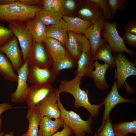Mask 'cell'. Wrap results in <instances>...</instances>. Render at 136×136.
Wrapping results in <instances>:
<instances>
[{
  "label": "cell",
  "instance_id": "f546056e",
  "mask_svg": "<svg viewBox=\"0 0 136 136\" xmlns=\"http://www.w3.org/2000/svg\"><path fill=\"white\" fill-rule=\"evenodd\" d=\"M97 4L101 10L102 16L106 21L109 22L112 18V13L107 0H90Z\"/></svg>",
  "mask_w": 136,
  "mask_h": 136
},
{
  "label": "cell",
  "instance_id": "7c38bea8",
  "mask_svg": "<svg viewBox=\"0 0 136 136\" xmlns=\"http://www.w3.org/2000/svg\"><path fill=\"white\" fill-rule=\"evenodd\" d=\"M36 106L42 117L45 116L51 119L61 117L60 111L58 105L57 94L55 89Z\"/></svg>",
  "mask_w": 136,
  "mask_h": 136
},
{
  "label": "cell",
  "instance_id": "44dd1931",
  "mask_svg": "<svg viewBox=\"0 0 136 136\" xmlns=\"http://www.w3.org/2000/svg\"><path fill=\"white\" fill-rule=\"evenodd\" d=\"M77 60L78 67L75 74L82 77L88 76L94 68L92 56L90 53L83 52Z\"/></svg>",
  "mask_w": 136,
  "mask_h": 136
},
{
  "label": "cell",
  "instance_id": "5bb4252c",
  "mask_svg": "<svg viewBox=\"0 0 136 136\" xmlns=\"http://www.w3.org/2000/svg\"><path fill=\"white\" fill-rule=\"evenodd\" d=\"M55 89L49 84L32 85L29 87L26 99L28 109L36 106Z\"/></svg>",
  "mask_w": 136,
  "mask_h": 136
},
{
  "label": "cell",
  "instance_id": "7402d4cb",
  "mask_svg": "<svg viewBox=\"0 0 136 136\" xmlns=\"http://www.w3.org/2000/svg\"><path fill=\"white\" fill-rule=\"evenodd\" d=\"M25 24L34 42H43L47 37L46 26L35 18L26 21Z\"/></svg>",
  "mask_w": 136,
  "mask_h": 136
},
{
  "label": "cell",
  "instance_id": "b9f144b4",
  "mask_svg": "<svg viewBox=\"0 0 136 136\" xmlns=\"http://www.w3.org/2000/svg\"><path fill=\"white\" fill-rule=\"evenodd\" d=\"M3 136H14V133L12 131L9 133H6Z\"/></svg>",
  "mask_w": 136,
  "mask_h": 136
},
{
  "label": "cell",
  "instance_id": "4dcf8cb0",
  "mask_svg": "<svg viewBox=\"0 0 136 136\" xmlns=\"http://www.w3.org/2000/svg\"><path fill=\"white\" fill-rule=\"evenodd\" d=\"M128 0H108V3L112 13V18L114 17L118 10L125 11L124 4Z\"/></svg>",
  "mask_w": 136,
  "mask_h": 136
},
{
  "label": "cell",
  "instance_id": "3957f363",
  "mask_svg": "<svg viewBox=\"0 0 136 136\" xmlns=\"http://www.w3.org/2000/svg\"><path fill=\"white\" fill-rule=\"evenodd\" d=\"M57 94L58 105L60 112L61 117L64 124L69 126L76 136H86V133L92 134L91 125L93 123L90 116L87 120L82 119L79 115L72 110H67L63 107L60 98V94Z\"/></svg>",
  "mask_w": 136,
  "mask_h": 136
},
{
  "label": "cell",
  "instance_id": "ffe728a7",
  "mask_svg": "<svg viewBox=\"0 0 136 136\" xmlns=\"http://www.w3.org/2000/svg\"><path fill=\"white\" fill-rule=\"evenodd\" d=\"M64 125L61 117L52 120L46 117H42L40 123L38 136H51L59 128L63 127Z\"/></svg>",
  "mask_w": 136,
  "mask_h": 136
},
{
  "label": "cell",
  "instance_id": "83f0119b",
  "mask_svg": "<svg viewBox=\"0 0 136 136\" xmlns=\"http://www.w3.org/2000/svg\"><path fill=\"white\" fill-rule=\"evenodd\" d=\"M112 50L110 46L106 42L97 50L92 56L94 61L101 60L108 64L111 68L116 66L114 57L112 55Z\"/></svg>",
  "mask_w": 136,
  "mask_h": 136
},
{
  "label": "cell",
  "instance_id": "8d00e7d4",
  "mask_svg": "<svg viewBox=\"0 0 136 136\" xmlns=\"http://www.w3.org/2000/svg\"><path fill=\"white\" fill-rule=\"evenodd\" d=\"M73 133L71 129L64 124L63 128L61 130L56 132L51 136H70Z\"/></svg>",
  "mask_w": 136,
  "mask_h": 136
},
{
  "label": "cell",
  "instance_id": "484cf974",
  "mask_svg": "<svg viewBox=\"0 0 136 136\" xmlns=\"http://www.w3.org/2000/svg\"><path fill=\"white\" fill-rule=\"evenodd\" d=\"M77 65V60L68 51H66V54L63 57L57 61L52 63L51 69L57 76L61 70L73 68Z\"/></svg>",
  "mask_w": 136,
  "mask_h": 136
},
{
  "label": "cell",
  "instance_id": "f1b7e54d",
  "mask_svg": "<svg viewBox=\"0 0 136 136\" xmlns=\"http://www.w3.org/2000/svg\"><path fill=\"white\" fill-rule=\"evenodd\" d=\"M116 136H126L130 133L136 134V120L127 121L112 124Z\"/></svg>",
  "mask_w": 136,
  "mask_h": 136
},
{
  "label": "cell",
  "instance_id": "ee69618b",
  "mask_svg": "<svg viewBox=\"0 0 136 136\" xmlns=\"http://www.w3.org/2000/svg\"><path fill=\"white\" fill-rule=\"evenodd\" d=\"M96 132H95L94 133V135L93 136H96Z\"/></svg>",
  "mask_w": 136,
  "mask_h": 136
},
{
  "label": "cell",
  "instance_id": "5b68a950",
  "mask_svg": "<svg viewBox=\"0 0 136 136\" xmlns=\"http://www.w3.org/2000/svg\"><path fill=\"white\" fill-rule=\"evenodd\" d=\"M101 35L115 54L118 52L126 53L131 56H133V51L126 47L123 39L118 32L116 22L111 23L106 21L101 31Z\"/></svg>",
  "mask_w": 136,
  "mask_h": 136
},
{
  "label": "cell",
  "instance_id": "f35d334b",
  "mask_svg": "<svg viewBox=\"0 0 136 136\" xmlns=\"http://www.w3.org/2000/svg\"><path fill=\"white\" fill-rule=\"evenodd\" d=\"M18 2L23 5L30 7L38 6L42 3V1L40 0H18Z\"/></svg>",
  "mask_w": 136,
  "mask_h": 136
},
{
  "label": "cell",
  "instance_id": "6da1fadb",
  "mask_svg": "<svg viewBox=\"0 0 136 136\" xmlns=\"http://www.w3.org/2000/svg\"><path fill=\"white\" fill-rule=\"evenodd\" d=\"M82 78L81 76L76 75L70 81L60 80L59 89H56V90L60 94L62 92H66L71 94L75 99L74 105V108L78 109L83 107L89 112L90 116L92 117H97L98 116L99 110L104 105V103L103 101L98 104H92L90 103L88 91L82 89L80 87Z\"/></svg>",
  "mask_w": 136,
  "mask_h": 136
},
{
  "label": "cell",
  "instance_id": "30bf717a",
  "mask_svg": "<svg viewBox=\"0 0 136 136\" xmlns=\"http://www.w3.org/2000/svg\"><path fill=\"white\" fill-rule=\"evenodd\" d=\"M29 64L27 59L22 67L17 71L18 77L17 86L15 91L11 95L12 103L20 104L26 101L29 88L27 84Z\"/></svg>",
  "mask_w": 136,
  "mask_h": 136
},
{
  "label": "cell",
  "instance_id": "603a6c76",
  "mask_svg": "<svg viewBox=\"0 0 136 136\" xmlns=\"http://www.w3.org/2000/svg\"><path fill=\"white\" fill-rule=\"evenodd\" d=\"M62 19L66 23L68 31L84 34L87 29L92 24L90 21L78 17L63 16Z\"/></svg>",
  "mask_w": 136,
  "mask_h": 136
},
{
  "label": "cell",
  "instance_id": "7bdbcfd3",
  "mask_svg": "<svg viewBox=\"0 0 136 136\" xmlns=\"http://www.w3.org/2000/svg\"><path fill=\"white\" fill-rule=\"evenodd\" d=\"M4 134V132L0 131V136H3Z\"/></svg>",
  "mask_w": 136,
  "mask_h": 136
},
{
  "label": "cell",
  "instance_id": "1f68e13d",
  "mask_svg": "<svg viewBox=\"0 0 136 136\" xmlns=\"http://www.w3.org/2000/svg\"><path fill=\"white\" fill-rule=\"evenodd\" d=\"M14 36L8 27H5L0 22V48L8 42Z\"/></svg>",
  "mask_w": 136,
  "mask_h": 136
},
{
  "label": "cell",
  "instance_id": "d6986e66",
  "mask_svg": "<svg viewBox=\"0 0 136 136\" xmlns=\"http://www.w3.org/2000/svg\"><path fill=\"white\" fill-rule=\"evenodd\" d=\"M43 42L52 63L58 60L66 53V51L64 47L54 38L47 37Z\"/></svg>",
  "mask_w": 136,
  "mask_h": 136
},
{
  "label": "cell",
  "instance_id": "9c48e42d",
  "mask_svg": "<svg viewBox=\"0 0 136 136\" xmlns=\"http://www.w3.org/2000/svg\"><path fill=\"white\" fill-rule=\"evenodd\" d=\"M106 20L102 16L94 23L92 24L86 30L84 36L89 41L90 46V53L93 56L98 49L106 42L101 37Z\"/></svg>",
  "mask_w": 136,
  "mask_h": 136
},
{
  "label": "cell",
  "instance_id": "74e56055",
  "mask_svg": "<svg viewBox=\"0 0 136 136\" xmlns=\"http://www.w3.org/2000/svg\"><path fill=\"white\" fill-rule=\"evenodd\" d=\"M16 107L13 106L8 103H4L0 104V131L2 130L1 125L2 120L1 118L2 114L6 111L11 109L15 108Z\"/></svg>",
  "mask_w": 136,
  "mask_h": 136
},
{
  "label": "cell",
  "instance_id": "ba28073f",
  "mask_svg": "<svg viewBox=\"0 0 136 136\" xmlns=\"http://www.w3.org/2000/svg\"><path fill=\"white\" fill-rule=\"evenodd\" d=\"M68 33L65 47L74 58L77 60L82 52L90 53L89 41L84 35L69 31Z\"/></svg>",
  "mask_w": 136,
  "mask_h": 136
},
{
  "label": "cell",
  "instance_id": "7a4b0ae2",
  "mask_svg": "<svg viewBox=\"0 0 136 136\" xmlns=\"http://www.w3.org/2000/svg\"><path fill=\"white\" fill-rule=\"evenodd\" d=\"M41 9L38 6H26L18 0L15 3L0 4V22H26L34 18L36 13Z\"/></svg>",
  "mask_w": 136,
  "mask_h": 136
},
{
  "label": "cell",
  "instance_id": "e0dca14e",
  "mask_svg": "<svg viewBox=\"0 0 136 136\" xmlns=\"http://www.w3.org/2000/svg\"><path fill=\"white\" fill-rule=\"evenodd\" d=\"M94 65L95 70L92 71L88 76L93 80L98 89L104 91L108 89L110 85L106 81L105 75L109 65L106 63L103 64H101L97 60H95Z\"/></svg>",
  "mask_w": 136,
  "mask_h": 136
},
{
  "label": "cell",
  "instance_id": "52a82bcc",
  "mask_svg": "<svg viewBox=\"0 0 136 136\" xmlns=\"http://www.w3.org/2000/svg\"><path fill=\"white\" fill-rule=\"evenodd\" d=\"M100 99L103 102L105 109L101 123L97 132L99 131L103 127L109 117V115L112 110L116 105L123 103L135 104L136 102L135 99L124 98L119 94L115 78L114 83L110 91L108 93L105 98Z\"/></svg>",
  "mask_w": 136,
  "mask_h": 136
},
{
  "label": "cell",
  "instance_id": "d6a6232c",
  "mask_svg": "<svg viewBox=\"0 0 136 136\" xmlns=\"http://www.w3.org/2000/svg\"><path fill=\"white\" fill-rule=\"evenodd\" d=\"M76 3L73 0H61L60 12L63 16H66L75 10Z\"/></svg>",
  "mask_w": 136,
  "mask_h": 136
},
{
  "label": "cell",
  "instance_id": "e575fe53",
  "mask_svg": "<svg viewBox=\"0 0 136 136\" xmlns=\"http://www.w3.org/2000/svg\"><path fill=\"white\" fill-rule=\"evenodd\" d=\"M122 38L128 46L133 48L136 47V35L125 32Z\"/></svg>",
  "mask_w": 136,
  "mask_h": 136
},
{
  "label": "cell",
  "instance_id": "ab89813d",
  "mask_svg": "<svg viewBox=\"0 0 136 136\" xmlns=\"http://www.w3.org/2000/svg\"><path fill=\"white\" fill-rule=\"evenodd\" d=\"M61 0H51V6L53 10L56 12H60Z\"/></svg>",
  "mask_w": 136,
  "mask_h": 136
},
{
  "label": "cell",
  "instance_id": "2e32d148",
  "mask_svg": "<svg viewBox=\"0 0 136 136\" xmlns=\"http://www.w3.org/2000/svg\"><path fill=\"white\" fill-rule=\"evenodd\" d=\"M77 14L78 17L84 20L95 23L102 16L99 6L90 0L81 1Z\"/></svg>",
  "mask_w": 136,
  "mask_h": 136
},
{
  "label": "cell",
  "instance_id": "9a60e30c",
  "mask_svg": "<svg viewBox=\"0 0 136 136\" xmlns=\"http://www.w3.org/2000/svg\"><path fill=\"white\" fill-rule=\"evenodd\" d=\"M10 60L14 71H17L23 66L22 53L20 50L16 38L14 36L7 44L0 48Z\"/></svg>",
  "mask_w": 136,
  "mask_h": 136
},
{
  "label": "cell",
  "instance_id": "d590c367",
  "mask_svg": "<svg viewBox=\"0 0 136 136\" xmlns=\"http://www.w3.org/2000/svg\"><path fill=\"white\" fill-rule=\"evenodd\" d=\"M125 32L136 35V20L135 19L128 21L125 26Z\"/></svg>",
  "mask_w": 136,
  "mask_h": 136
},
{
  "label": "cell",
  "instance_id": "cb8c5ba5",
  "mask_svg": "<svg viewBox=\"0 0 136 136\" xmlns=\"http://www.w3.org/2000/svg\"><path fill=\"white\" fill-rule=\"evenodd\" d=\"M42 118L36 106L28 109L26 116L28 127L23 136H38V127Z\"/></svg>",
  "mask_w": 136,
  "mask_h": 136
},
{
  "label": "cell",
  "instance_id": "4316f807",
  "mask_svg": "<svg viewBox=\"0 0 136 136\" xmlns=\"http://www.w3.org/2000/svg\"><path fill=\"white\" fill-rule=\"evenodd\" d=\"M63 16L60 12H56L53 10L46 11L43 9L36 13L35 18L47 26L57 23Z\"/></svg>",
  "mask_w": 136,
  "mask_h": 136
},
{
  "label": "cell",
  "instance_id": "8992f818",
  "mask_svg": "<svg viewBox=\"0 0 136 136\" xmlns=\"http://www.w3.org/2000/svg\"><path fill=\"white\" fill-rule=\"evenodd\" d=\"M8 28L19 42L21 48L23 63L27 59L34 43L32 36L25 22L9 23Z\"/></svg>",
  "mask_w": 136,
  "mask_h": 136
},
{
  "label": "cell",
  "instance_id": "836d02e7",
  "mask_svg": "<svg viewBox=\"0 0 136 136\" xmlns=\"http://www.w3.org/2000/svg\"><path fill=\"white\" fill-rule=\"evenodd\" d=\"M112 124L111 119L109 117L103 128L98 132H96V136H116Z\"/></svg>",
  "mask_w": 136,
  "mask_h": 136
},
{
  "label": "cell",
  "instance_id": "277c9868",
  "mask_svg": "<svg viewBox=\"0 0 136 136\" xmlns=\"http://www.w3.org/2000/svg\"><path fill=\"white\" fill-rule=\"evenodd\" d=\"M114 56L116 67L114 78L118 89L124 88L128 94H133L135 91L127 84L126 80L129 77L136 76V61H130L122 52L116 54Z\"/></svg>",
  "mask_w": 136,
  "mask_h": 136
},
{
  "label": "cell",
  "instance_id": "60d3db41",
  "mask_svg": "<svg viewBox=\"0 0 136 136\" xmlns=\"http://www.w3.org/2000/svg\"><path fill=\"white\" fill-rule=\"evenodd\" d=\"M51 0H43L42 1V3L44 9L46 11L53 10L51 6Z\"/></svg>",
  "mask_w": 136,
  "mask_h": 136
},
{
  "label": "cell",
  "instance_id": "d4e9b609",
  "mask_svg": "<svg viewBox=\"0 0 136 136\" xmlns=\"http://www.w3.org/2000/svg\"><path fill=\"white\" fill-rule=\"evenodd\" d=\"M14 71L11 62L4 53L0 51V74L7 80L17 82L18 75Z\"/></svg>",
  "mask_w": 136,
  "mask_h": 136
},
{
  "label": "cell",
  "instance_id": "8fae6325",
  "mask_svg": "<svg viewBox=\"0 0 136 136\" xmlns=\"http://www.w3.org/2000/svg\"><path fill=\"white\" fill-rule=\"evenodd\" d=\"M57 76L51 68H41L29 64L27 82L33 85L49 84L56 79Z\"/></svg>",
  "mask_w": 136,
  "mask_h": 136
},
{
  "label": "cell",
  "instance_id": "f6af8a7d",
  "mask_svg": "<svg viewBox=\"0 0 136 136\" xmlns=\"http://www.w3.org/2000/svg\"><path fill=\"white\" fill-rule=\"evenodd\" d=\"M135 136H136V135H135Z\"/></svg>",
  "mask_w": 136,
  "mask_h": 136
},
{
  "label": "cell",
  "instance_id": "ac0fdd59",
  "mask_svg": "<svg viewBox=\"0 0 136 136\" xmlns=\"http://www.w3.org/2000/svg\"><path fill=\"white\" fill-rule=\"evenodd\" d=\"M46 27L47 37L57 40L65 47L68 39V31L67 24L62 19L57 23Z\"/></svg>",
  "mask_w": 136,
  "mask_h": 136
},
{
  "label": "cell",
  "instance_id": "4fadbf2b",
  "mask_svg": "<svg viewBox=\"0 0 136 136\" xmlns=\"http://www.w3.org/2000/svg\"><path fill=\"white\" fill-rule=\"evenodd\" d=\"M27 59L29 64L41 68H51L52 62L43 42H34Z\"/></svg>",
  "mask_w": 136,
  "mask_h": 136
}]
</instances>
